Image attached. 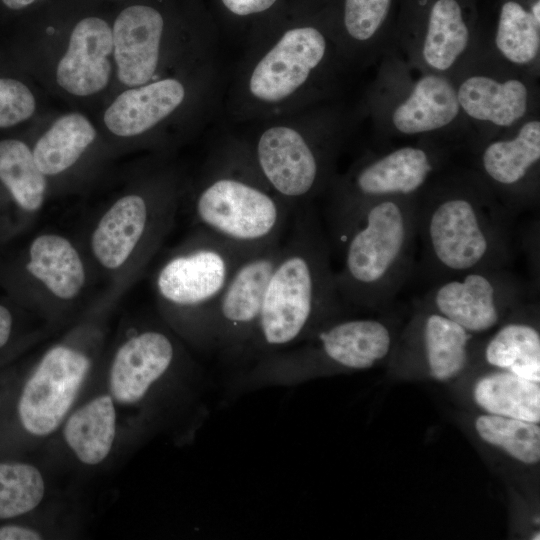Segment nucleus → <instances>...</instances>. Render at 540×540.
Returning a JSON list of instances; mask_svg holds the SVG:
<instances>
[{
  "instance_id": "f257e3e1",
  "label": "nucleus",
  "mask_w": 540,
  "mask_h": 540,
  "mask_svg": "<svg viewBox=\"0 0 540 540\" xmlns=\"http://www.w3.org/2000/svg\"><path fill=\"white\" fill-rule=\"evenodd\" d=\"M514 216L480 175L450 178L417 197L421 262L434 283L468 271L509 268Z\"/></svg>"
},
{
  "instance_id": "f03ea898",
  "label": "nucleus",
  "mask_w": 540,
  "mask_h": 540,
  "mask_svg": "<svg viewBox=\"0 0 540 540\" xmlns=\"http://www.w3.org/2000/svg\"><path fill=\"white\" fill-rule=\"evenodd\" d=\"M331 254L328 235L312 204L296 207L252 337L261 347L294 343L336 313L343 301Z\"/></svg>"
},
{
  "instance_id": "7ed1b4c3",
  "label": "nucleus",
  "mask_w": 540,
  "mask_h": 540,
  "mask_svg": "<svg viewBox=\"0 0 540 540\" xmlns=\"http://www.w3.org/2000/svg\"><path fill=\"white\" fill-rule=\"evenodd\" d=\"M417 197L369 202L327 232L342 258L335 280L343 302L377 307L401 291L415 265Z\"/></svg>"
},
{
  "instance_id": "20e7f679",
  "label": "nucleus",
  "mask_w": 540,
  "mask_h": 540,
  "mask_svg": "<svg viewBox=\"0 0 540 540\" xmlns=\"http://www.w3.org/2000/svg\"><path fill=\"white\" fill-rule=\"evenodd\" d=\"M295 209L270 187L230 175L213 178L195 201L201 228L252 250L282 239Z\"/></svg>"
},
{
  "instance_id": "39448f33",
  "label": "nucleus",
  "mask_w": 540,
  "mask_h": 540,
  "mask_svg": "<svg viewBox=\"0 0 540 540\" xmlns=\"http://www.w3.org/2000/svg\"><path fill=\"white\" fill-rule=\"evenodd\" d=\"M255 251L200 228L187 249L174 255L159 271L158 294L169 305L194 312L211 331L227 282L237 266Z\"/></svg>"
},
{
  "instance_id": "423d86ee",
  "label": "nucleus",
  "mask_w": 540,
  "mask_h": 540,
  "mask_svg": "<svg viewBox=\"0 0 540 540\" xmlns=\"http://www.w3.org/2000/svg\"><path fill=\"white\" fill-rule=\"evenodd\" d=\"M438 165L435 152L403 146L367 160L337 186L327 212L328 231L363 205L380 199L417 197Z\"/></svg>"
},
{
  "instance_id": "0eeeda50",
  "label": "nucleus",
  "mask_w": 540,
  "mask_h": 540,
  "mask_svg": "<svg viewBox=\"0 0 540 540\" xmlns=\"http://www.w3.org/2000/svg\"><path fill=\"white\" fill-rule=\"evenodd\" d=\"M526 296L528 288L509 268H488L435 282L420 304L473 334L497 326Z\"/></svg>"
},
{
  "instance_id": "6e6552de",
  "label": "nucleus",
  "mask_w": 540,
  "mask_h": 540,
  "mask_svg": "<svg viewBox=\"0 0 540 540\" xmlns=\"http://www.w3.org/2000/svg\"><path fill=\"white\" fill-rule=\"evenodd\" d=\"M89 359L82 353L56 346L42 358L26 382L18 402L25 430L46 436L57 429L71 408L88 373Z\"/></svg>"
},
{
  "instance_id": "1a4fd4ad",
  "label": "nucleus",
  "mask_w": 540,
  "mask_h": 540,
  "mask_svg": "<svg viewBox=\"0 0 540 540\" xmlns=\"http://www.w3.org/2000/svg\"><path fill=\"white\" fill-rule=\"evenodd\" d=\"M540 122H525L513 137L487 143L479 156L481 178L515 217L539 201Z\"/></svg>"
},
{
  "instance_id": "9d476101",
  "label": "nucleus",
  "mask_w": 540,
  "mask_h": 540,
  "mask_svg": "<svg viewBox=\"0 0 540 540\" xmlns=\"http://www.w3.org/2000/svg\"><path fill=\"white\" fill-rule=\"evenodd\" d=\"M255 156L265 182L294 208L310 203L322 184L320 153L293 128L274 126L265 130Z\"/></svg>"
},
{
  "instance_id": "9b49d317",
  "label": "nucleus",
  "mask_w": 540,
  "mask_h": 540,
  "mask_svg": "<svg viewBox=\"0 0 540 540\" xmlns=\"http://www.w3.org/2000/svg\"><path fill=\"white\" fill-rule=\"evenodd\" d=\"M284 237L248 255L235 269L217 303L211 332L227 342L253 337L269 278Z\"/></svg>"
},
{
  "instance_id": "f8f14e48",
  "label": "nucleus",
  "mask_w": 540,
  "mask_h": 540,
  "mask_svg": "<svg viewBox=\"0 0 540 540\" xmlns=\"http://www.w3.org/2000/svg\"><path fill=\"white\" fill-rule=\"evenodd\" d=\"M326 47L323 34L314 27L288 30L254 68L251 94L266 102L289 97L321 63Z\"/></svg>"
},
{
  "instance_id": "ddd939ff",
  "label": "nucleus",
  "mask_w": 540,
  "mask_h": 540,
  "mask_svg": "<svg viewBox=\"0 0 540 540\" xmlns=\"http://www.w3.org/2000/svg\"><path fill=\"white\" fill-rule=\"evenodd\" d=\"M113 50L112 30L100 18L82 19L73 29L68 49L60 59L56 79L59 86L77 96L101 91L109 82Z\"/></svg>"
},
{
  "instance_id": "4468645a",
  "label": "nucleus",
  "mask_w": 540,
  "mask_h": 540,
  "mask_svg": "<svg viewBox=\"0 0 540 540\" xmlns=\"http://www.w3.org/2000/svg\"><path fill=\"white\" fill-rule=\"evenodd\" d=\"M164 20L154 8L133 5L116 18L112 30L119 80L127 86L147 83L156 71Z\"/></svg>"
},
{
  "instance_id": "2eb2a0df",
  "label": "nucleus",
  "mask_w": 540,
  "mask_h": 540,
  "mask_svg": "<svg viewBox=\"0 0 540 540\" xmlns=\"http://www.w3.org/2000/svg\"><path fill=\"white\" fill-rule=\"evenodd\" d=\"M173 358V344L161 332L146 331L130 338L119 348L112 363L113 398L121 404L138 402L167 371Z\"/></svg>"
},
{
  "instance_id": "dca6fc26",
  "label": "nucleus",
  "mask_w": 540,
  "mask_h": 540,
  "mask_svg": "<svg viewBox=\"0 0 540 540\" xmlns=\"http://www.w3.org/2000/svg\"><path fill=\"white\" fill-rule=\"evenodd\" d=\"M315 353L351 369H367L393 349L391 328L378 319H350L324 325L316 333Z\"/></svg>"
},
{
  "instance_id": "f3484780",
  "label": "nucleus",
  "mask_w": 540,
  "mask_h": 540,
  "mask_svg": "<svg viewBox=\"0 0 540 540\" xmlns=\"http://www.w3.org/2000/svg\"><path fill=\"white\" fill-rule=\"evenodd\" d=\"M185 90L176 79H162L121 93L104 114L106 127L115 135H139L172 113Z\"/></svg>"
},
{
  "instance_id": "a211bd4d",
  "label": "nucleus",
  "mask_w": 540,
  "mask_h": 540,
  "mask_svg": "<svg viewBox=\"0 0 540 540\" xmlns=\"http://www.w3.org/2000/svg\"><path fill=\"white\" fill-rule=\"evenodd\" d=\"M460 110L454 85L431 73L417 80L407 98L393 110L391 121L400 134H424L446 127Z\"/></svg>"
},
{
  "instance_id": "6ab92c4d",
  "label": "nucleus",
  "mask_w": 540,
  "mask_h": 540,
  "mask_svg": "<svg viewBox=\"0 0 540 540\" xmlns=\"http://www.w3.org/2000/svg\"><path fill=\"white\" fill-rule=\"evenodd\" d=\"M460 109L469 117L498 127H510L528 111L529 90L519 79L498 80L472 75L456 90Z\"/></svg>"
},
{
  "instance_id": "aec40b11",
  "label": "nucleus",
  "mask_w": 540,
  "mask_h": 540,
  "mask_svg": "<svg viewBox=\"0 0 540 540\" xmlns=\"http://www.w3.org/2000/svg\"><path fill=\"white\" fill-rule=\"evenodd\" d=\"M150 210L136 194L120 198L102 217L92 235V250L108 269L120 267L135 250L148 229Z\"/></svg>"
},
{
  "instance_id": "412c9836",
  "label": "nucleus",
  "mask_w": 540,
  "mask_h": 540,
  "mask_svg": "<svg viewBox=\"0 0 540 540\" xmlns=\"http://www.w3.org/2000/svg\"><path fill=\"white\" fill-rule=\"evenodd\" d=\"M417 312L413 329L431 376L445 381L458 375L469 356L472 334L463 327L422 305Z\"/></svg>"
},
{
  "instance_id": "4be33fe9",
  "label": "nucleus",
  "mask_w": 540,
  "mask_h": 540,
  "mask_svg": "<svg viewBox=\"0 0 540 540\" xmlns=\"http://www.w3.org/2000/svg\"><path fill=\"white\" fill-rule=\"evenodd\" d=\"M27 270L62 299L77 296L85 282L78 252L67 239L55 234L41 235L32 242Z\"/></svg>"
},
{
  "instance_id": "5701e85b",
  "label": "nucleus",
  "mask_w": 540,
  "mask_h": 540,
  "mask_svg": "<svg viewBox=\"0 0 540 540\" xmlns=\"http://www.w3.org/2000/svg\"><path fill=\"white\" fill-rule=\"evenodd\" d=\"M116 434V412L108 395L94 398L66 421L63 435L77 458L95 465L109 454Z\"/></svg>"
},
{
  "instance_id": "b1692460",
  "label": "nucleus",
  "mask_w": 540,
  "mask_h": 540,
  "mask_svg": "<svg viewBox=\"0 0 540 540\" xmlns=\"http://www.w3.org/2000/svg\"><path fill=\"white\" fill-rule=\"evenodd\" d=\"M474 398L489 414L537 424L540 421L539 382L511 372L500 369L480 378Z\"/></svg>"
},
{
  "instance_id": "393cba45",
  "label": "nucleus",
  "mask_w": 540,
  "mask_h": 540,
  "mask_svg": "<svg viewBox=\"0 0 540 540\" xmlns=\"http://www.w3.org/2000/svg\"><path fill=\"white\" fill-rule=\"evenodd\" d=\"M470 40L469 28L456 0H437L429 14L421 55L436 72L451 69L465 53Z\"/></svg>"
},
{
  "instance_id": "a878e982",
  "label": "nucleus",
  "mask_w": 540,
  "mask_h": 540,
  "mask_svg": "<svg viewBox=\"0 0 540 540\" xmlns=\"http://www.w3.org/2000/svg\"><path fill=\"white\" fill-rule=\"evenodd\" d=\"M484 356L493 367L540 381V335L528 322L505 323L486 344Z\"/></svg>"
},
{
  "instance_id": "bb28decb",
  "label": "nucleus",
  "mask_w": 540,
  "mask_h": 540,
  "mask_svg": "<svg viewBox=\"0 0 540 540\" xmlns=\"http://www.w3.org/2000/svg\"><path fill=\"white\" fill-rule=\"evenodd\" d=\"M95 137L96 131L85 116L64 115L35 144V162L44 175L59 174L79 159Z\"/></svg>"
},
{
  "instance_id": "cd10ccee",
  "label": "nucleus",
  "mask_w": 540,
  "mask_h": 540,
  "mask_svg": "<svg viewBox=\"0 0 540 540\" xmlns=\"http://www.w3.org/2000/svg\"><path fill=\"white\" fill-rule=\"evenodd\" d=\"M0 180L23 209L36 211L41 207L46 190L45 175L24 142L0 141Z\"/></svg>"
},
{
  "instance_id": "c85d7f7f",
  "label": "nucleus",
  "mask_w": 540,
  "mask_h": 540,
  "mask_svg": "<svg viewBox=\"0 0 540 540\" xmlns=\"http://www.w3.org/2000/svg\"><path fill=\"white\" fill-rule=\"evenodd\" d=\"M495 46L509 62L529 65L539 55L540 23L518 2H505L497 24Z\"/></svg>"
},
{
  "instance_id": "c756f323",
  "label": "nucleus",
  "mask_w": 540,
  "mask_h": 540,
  "mask_svg": "<svg viewBox=\"0 0 540 540\" xmlns=\"http://www.w3.org/2000/svg\"><path fill=\"white\" fill-rule=\"evenodd\" d=\"M479 436L525 464L540 460V428L537 423L516 418L482 415L475 422Z\"/></svg>"
},
{
  "instance_id": "7c9ffc66",
  "label": "nucleus",
  "mask_w": 540,
  "mask_h": 540,
  "mask_svg": "<svg viewBox=\"0 0 540 540\" xmlns=\"http://www.w3.org/2000/svg\"><path fill=\"white\" fill-rule=\"evenodd\" d=\"M44 493V479L36 467L0 463V519L30 512L42 501Z\"/></svg>"
},
{
  "instance_id": "2f4dec72",
  "label": "nucleus",
  "mask_w": 540,
  "mask_h": 540,
  "mask_svg": "<svg viewBox=\"0 0 540 540\" xmlns=\"http://www.w3.org/2000/svg\"><path fill=\"white\" fill-rule=\"evenodd\" d=\"M391 0H345L344 24L355 40L371 39L383 25Z\"/></svg>"
},
{
  "instance_id": "473e14b6",
  "label": "nucleus",
  "mask_w": 540,
  "mask_h": 540,
  "mask_svg": "<svg viewBox=\"0 0 540 540\" xmlns=\"http://www.w3.org/2000/svg\"><path fill=\"white\" fill-rule=\"evenodd\" d=\"M35 110V98L22 82L0 78V128L27 120Z\"/></svg>"
},
{
  "instance_id": "72a5a7b5",
  "label": "nucleus",
  "mask_w": 540,
  "mask_h": 540,
  "mask_svg": "<svg viewBox=\"0 0 540 540\" xmlns=\"http://www.w3.org/2000/svg\"><path fill=\"white\" fill-rule=\"evenodd\" d=\"M276 0H222L224 6L240 16L259 13L269 9Z\"/></svg>"
},
{
  "instance_id": "f704fd0d",
  "label": "nucleus",
  "mask_w": 540,
  "mask_h": 540,
  "mask_svg": "<svg viewBox=\"0 0 540 540\" xmlns=\"http://www.w3.org/2000/svg\"><path fill=\"white\" fill-rule=\"evenodd\" d=\"M39 532L24 526L6 525L0 527V540H39Z\"/></svg>"
},
{
  "instance_id": "c9c22d12",
  "label": "nucleus",
  "mask_w": 540,
  "mask_h": 540,
  "mask_svg": "<svg viewBox=\"0 0 540 540\" xmlns=\"http://www.w3.org/2000/svg\"><path fill=\"white\" fill-rule=\"evenodd\" d=\"M12 327V317L7 308L0 305V348L9 339Z\"/></svg>"
},
{
  "instance_id": "e433bc0d",
  "label": "nucleus",
  "mask_w": 540,
  "mask_h": 540,
  "mask_svg": "<svg viewBox=\"0 0 540 540\" xmlns=\"http://www.w3.org/2000/svg\"><path fill=\"white\" fill-rule=\"evenodd\" d=\"M2 1L10 9H21L32 4L36 0H2Z\"/></svg>"
},
{
  "instance_id": "4c0bfd02",
  "label": "nucleus",
  "mask_w": 540,
  "mask_h": 540,
  "mask_svg": "<svg viewBox=\"0 0 540 540\" xmlns=\"http://www.w3.org/2000/svg\"><path fill=\"white\" fill-rule=\"evenodd\" d=\"M530 13L536 20V22L540 23V2L537 0L531 7Z\"/></svg>"
}]
</instances>
